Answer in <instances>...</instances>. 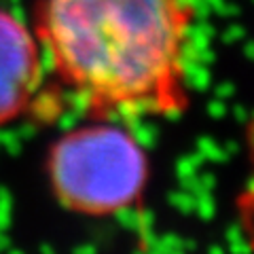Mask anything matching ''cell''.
I'll use <instances>...</instances> for the list:
<instances>
[{
    "label": "cell",
    "instance_id": "3957f363",
    "mask_svg": "<svg viewBox=\"0 0 254 254\" xmlns=\"http://www.w3.org/2000/svg\"><path fill=\"white\" fill-rule=\"evenodd\" d=\"M43 89V49L26 23L0 9V125L26 115Z\"/></svg>",
    "mask_w": 254,
    "mask_h": 254
},
{
    "label": "cell",
    "instance_id": "6da1fadb",
    "mask_svg": "<svg viewBox=\"0 0 254 254\" xmlns=\"http://www.w3.org/2000/svg\"><path fill=\"white\" fill-rule=\"evenodd\" d=\"M190 0H41L38 45L93 119L172 117L189 106Z\"/></svg>",
    "mask_w": 254,
    "mask_h": 254
},
{
    "label": "cell",
    "instance_id": "7a4b0ae2",
    "mask_svg": "<svg viewBox=\"0 0 254 254\" xmlns=\"http://www.w3.org/2000/svg\"><path fill=\"white\" fill-rule=\"evenodd\" d=\"M51 190L64 208L110 216L136 203L148 185L146 150L108 119L81 125L53 142L47 157Z\"/></svg>",
    "mask_w": 254,
    "mask_h": 254
}]
</instances>
